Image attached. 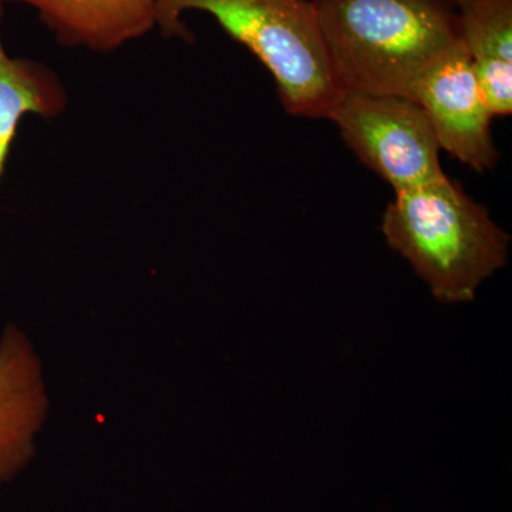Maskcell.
Returning <instances> with one entry per match:
<instances>
[{"label": "cell", "instance_id": "10", "mask_svg": "<svg viewBox=\"0 0 512 512\" xmlns=\"http://www.w3.org/2000/svg\"><path fill=\"white\" fill-rule=\"evenodd\" d=\"M451 3H453V0H450Z\"/></svg>", "mask_w": 512, "mask_h": 512}, {"label": "cell", "instance_id": "3", "mask_svg": "<svg viewBox=\"0 0 512 512\" xmlns=\"http://www.w3.org/2000/svg\"><path fill=\"white\" fill-rule=\"evenodd\" d=\"M188 10L211 15L264 64L289 114L325 119L340 90L311 0H158L161 35L192 40L183 22Z\"/></svg>", "mask_w": 512, "mask_h": 512}, {"label": "cell", "instance_id": "8", "mask_svg": "<svg viewBox=\"0 0 512 512\" xmlns=\"http://www.w3.org/2000/svg\"><path fill=\"white\" fill-rule=\"evenodd\" d=\"M466 47L494 117L512 113V0H453Z\"/></svg>", "mask_w": 512, "mask_h": 512}, {"label": "cell", "instance_id": "2", "mask_svg": "<svg viewBox=\"0 0 512 512\" xmlns=\"http://www.w3.org/2000/svg\"><path fill=\"white\" fill-rule=\"evenodd\" d=\"M382 231L440 302L473 301L485 279L507 264L510 237L447 175L394 194Z\"/></svg>", "mask_w": 512, "mask_h": 512}, {"label": "cell", "instance_id": "6", "mask_svg": "<svg viewBox=\"0 0 512 512\" xmlns=\"http://www.w3.org/2000/svg\"><path fill=\"white\" fill-rule=\"evenodd\" d=\"M36 10L60 45L110 53L157 29L158 0H5Z\"/></svg>", "mask_w": 512, "mask_h": 512}, {"label": "cell", "instance_id": "5", "mask_svg": "<svg viewBox=\"0 0 512 512\" xmlns=\"http://www.w3.org/2000/svg\"><path fill=\"white\" fill-rule=\"evenodd\" d=\"M407 97L426 114L440 150L477 173L494 168L498 161L491 136L494 114L463 42L430 64Z\"/></svg>", "mask_w": 512, "mask_h": 512}, {"label": "cell", "instance_id": "4", "mask_svg": "<svg viewBox=\"0 0 512 512\" xmlns=\"http://www.w3.org/2000/svg\"><path fill=\"white\" fill-rule=\"evenodd\" d=\"M367 168L394 194L446 177L440 146L419 104L396 94L340 93L326 113Z\"/></svg>", "mask_w": 512, "mask_h": 512}, {"label": "cell", "instance_id": "1", "mask_svg": "<svg viewBox=\"0 0 512 512\" xmlns=\"http://www.w3.org/2000/svg\"><path fill=\"white\" fill-rule=\"evenodd\" d=\"M340 93L409 96L461 42L450 0H311Z\"/></svg>", "mask_w": 512, "mask_h": 512}, {"label": "cell", "instance_id": "9", "mask_svg": "<svg viewBox=\"0 0 512 512\" xmlns=\"http://www.w3.org/2000/svg\"><path fill=\"white\" fill-rule=\"evenodd\" d=\"M5 0H0V180L23 117L55 119L69 103L66 87L49 66L12 57L2 42Z\"/></svg>", "mask_w": 512, "mask_h": 512}, {"label": "cell", "instance_id": "7", "mask_svg": "<svg viewBox=\"0 0 512 512\" xmlns=\"http://www.w3.org/2000/svg\"><path fill=\"white\" fill-rule=\"evenodd\" d=\"M37 357L22 333L6 330L0 345V484L18 476L33 454V434L46 413Z\"/></svg>", "mask_w": 512, "mask_h": 512}]
</instances>
